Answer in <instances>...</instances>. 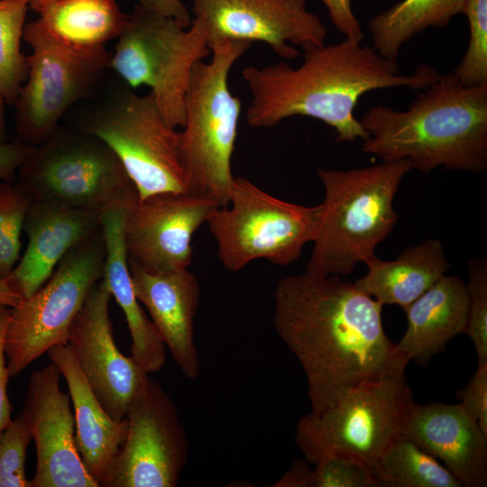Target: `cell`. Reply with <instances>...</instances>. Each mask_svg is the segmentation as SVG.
Returning <instances> with one entry per match:
<instances>
[{"mask_svg":"<svg viewBox=\"0 0 487 487\" xmlns=\"http://www.w3.org/2000/svg\"><path fill=\"white\" fill-rule=\"evenodd\" d=\"M272 322L307 379L311 413L352 390L405 379L409 360L385 334L382 304L338 275L305 271L280 279Z\"/></svg>","mask_w":487,"mask_h":487,"instance_id":"1","label":"cell"},{"mask_svg":"<svg viewBox=\"0 0 487 487\" xmlns=\"http://www.w3.org/2000/svg\"><path fill=\"white\" fill-rule=\"evenodd\" d=\"M302 49L299 67L280 61L243 70L252 94L246 110L250 126L272 127L290 116L303 115L333 128L337 142L363 141L369 135L354 111L364 94L391 87L424 90L441 77L427 64L411 74H401L397 60L384 58L353 39Z\"/></svg>","mask_w":487,"mask_h":487,"instance_id":"2","label":"cell"},{"mask_svg":"<svg viewBox=\"0 0 487 487\" xmlns=\"http://www.w3.org/2000/svg\"><path fill=\"white\" fill-rule=\"evenodd\" d=\"M419 92L407 110L377 105L359 119L365 153L407 159L413 169L482 173L487 168V85L467 87L453 72Z\"/></svg>","mask_w":487,"mask_h":487,"instance_id":"3","label":"cell"},{"mask_svg":"<svg viewBox=\"0 0 487 487\" xmlns=\"http://www.w3.org/2000/svg\"><path fill=\"white\" fill-rule=\"evenodd\" d=\"M411 170L407 159L349 170L318 169L325 197L306 271L347 275L374 254L397 223L393 199Z\"/></svg>","mask_w":487,"mask_h":487,"instance_id":"4","label":"cell"},{"mask_svg":"<svg viewBox=\"0 0 487 487\" xmlns=\"http://www.w3.org/2000/svg\"><path fill=\"white\" fill-rule=\"evenodd\" d=\"M251 42L224 41L214 44L208 62L193 68L186 98V118L179 132V155L187 191L229 204L234 177L231 158L237 137L241 101L231 94L228 76Z\"/></svg>","mask_w":487,"mask_h":487,"instance_id":"5","label":"cell"},{"mask_svg":"<svg viewBox=\"0 0 487 487\" xmlns=\"http://www.w3.org/2000/svg\"><path fill=\"white\" fill-rule=\"evenodd\" d=\"M32 200L53 201L102 213L138 200L136 187L114 150L76 127L58 126L17 170Z\"/></svg>","mask_w":487,"mask_h":487,"instance_id":"6","label":"cell"},{"mask_svg":"<svg viewBox=\"0 0 487 487\" xmlns=\"http://www.w3.org/2000/svg\"><path fill=\"white\" fill-rule=\"evenodd\" d=\"M211 54L203 24L175 19L136 5L117 38L108 69L131 87L148 86L166 121L183 127L194 66Z\"/></svg>","mask_w":487,"mask_h":487,"instance_id":"7","label":"cell"},{"mask_svg":"<svg viewBox=\"0 0 487 487\" xmlns=\"http://www.w3.org/2000/svg\"><path fill=\"white\" fill-rule=\"evenodd\" d=\"M321 205L284 201L243 177H234L229 204L214 208L206 223L217 244L224 267L237 271L257 259L287 266L314 242Z\"/></svg>","mask_w":487,"mask_h":487,"instance_id":"8","label":"cell"},{"mask_svg":"<svg viewBox=\"0 0 487 487\" xmlns=\"http://www.w3.org/2000/svg\"><path fill=\"white\" fill-rule=\"evenodd\" d=\"M414 404L406 380L364 384L325 412L303 416L295 442L312 465L323 456H347L365 464L374 475L378 460L404 436Z\"/></svg>","mask_w":487,"mask_h":487,"instance_id":"9","label":"cell"},{"mask_svg":"<svg viewBox=\"0 0 487 487\" xmlns=\"http://www.w3.org/2000/svg\"><path fill=\"white\" fill-rule=\"evenodd\" d=\"M76 128L106 142L134 183L139 200L187 191L179 132L162 115L154 95L113 91L93 106Z\"/></svg>","mask_w":487,"mask_h":487,"instance_id":"10","label":"cell"},{"mask_svg":"<svg viewBox=\"0 0 487 487\" xmlns=\"http://www.w3.org/2000/svg\"><path fill=\"white\" fill-rule=\"evenodd\" d=\"M102 231L61 259L49 280L32 296L10 308L4 351L10 377L55 345H66L69 329L90 290L104 275Z\"/></svg>","mask_w":487,"mask_h":487,"instance_id":"11","label":"cell"},{"mask_svg":"<svg viewBox=\"0 0 487 487\" xmlns=\"http://www.w3.org/2000/svg\"><path fill=\"white\" fill-rule=\"evenodd\" d=\"M23 39L32 48L26 56L28 77L14 104L17 138L30 146L45 142L76 102L87 97L108 69L106 47L82 50L67 45L39 19L25 23Z\"/></svg>","mask_w":487,"mask_h":487,"instance_id":"12","label":"cell"},{"mask_svg":"<svg viewBox=\"0 0 487 487\" xmlns=\"http://www.w3.org/2000/svg\"><path fill=\"white\" fill-rule=\"evenodd\" d=\"M126 418V437L102 487L177 486L189 443L170 396L150 378Z\"/></svg>","mask_w":487,"mask_h":487,"instance_id":"13","label":"cell"},{"mask_svg":"<svg viewBox=\"0 0 487 487\" xmlns=\"http://www.w3.org/2000/svg\"><path fill=\"white\" fill-rule=\"evenodd\" d=\"M111 298L102 278L74 318L67 344L104 409L113 419L122 420L151 377L117 348L109 316Z\"/></svg>","mask_w":487,"mask_h":487,"instance_id":"14","label":"cell"},{"mask_svg":"<svg viewBox=\"0 0 487 487\" xmlns=\"http://www.w3.org/2000/svg\"><path fill=\"white\" fill-rule=\"evenodd\" d=\"M192 12L209 48L224 41H262L277 55L293 59L299 51L290 44L321 45L327 35L305 0H192Z\"/></svg>","mask_w":487,"mask_h":487,"instance_id":"15","label":"cell"},{"mask_svg":"<svg viewBox=\"0 0 487 487\" xmlns=\"http://www.w3.org/2000/svg\"><path fill=\"white\" fill-rule=\"evenodd\" d=\"M219 206L190 192H164L131 204L124 219L128 259L150 272L187 269L191 241Z\"/></svg>","mask_w":487,"mask_h":487,"instance_id":"16","label":"cell"},{"mask_svg":"<svg viewBox=\"0 0 487 487\" xmlns=\"http://www.w3.org/2000/svg\"><path fill=\"white\" fill-rule=\"evenodd\" d=\"M60 371L51 362L29 378L23 408L36 446L32 487H98L75 444L69 397L60 388Z\"/></svg>","mask_w":487,"mask_h":487,"instance_id":"17","label":"cell"},{"mask_svg":"<svg viewBox=\"0 0 487 487\" xmlns=\"http://www.w3.org/2000/svg\"><path fill=\"white\" fill-rule=\"evenodd\" d=\"M128 263L136 298L148 310L175 363L187 379H197L200 372L194 329L200 299L197 276L188 268L150 272L129 259Z\"/></svg>","mask_w":487,"mask_h":487,"instance_id":"18","label":"cell"},{"mask_svg":"<svg viewBox=\"0 0 487 487\" xmlns=\"http://www.w3.org/2000/svg\"><path fill=\"white\" fill-rule=\"evenodd\" d=\"M23 230L28 244L7 280L26 299L49 280L69 250L102 231L101 213L59 202L32 200Z\"/></svg>","mask_w":487,"mask_h":487,"instance_id":"19","label":"cell"},{"mask_svg":"<svg viewBox=\"0 0 487 487\" xmlns=\"http://www.w3.org/2000/svg\"><path fill=\"white\" fill-rule=\"evenodd\" d=\"M404 436L444 462L463 487L487 486V435L461 402H415Z\"/></svg>","mask_w":487,"mask_h":487,"instance_id":"20","label":"cell"},{"mask_svg":"<svg viewBox=\"0 0 487 487\" xmlns=\"http://www.w3.org/2000/svg\"><path fill=\"white\" fill-rule=\"evenodd\" d=\"M47 353L69 388L74 409L75 444L81 461L98 487L102 486L126 437L127 418L115 420L106 413L68 344L55 345Z\"/></svg>","mask_w":487,"mask_h":487,"instance_id":"21","label":"cell"},{"mask_svg":"<svg viewBox=\"0 0 487 487\" xmlns=\"http://www.w3.org/2000/svg\"><path fill=\"white\" fill-rule=\"evenodd\" d=\"M130 205L116 204L101 213L106 243L103 279L124 314L132 338L131 357L151 373L163 367L167 348L133 289L124 232Z\"/></svg>","mask_w":487,"mask_h":487,"instance_id":"22","label":"cell"},{"mask_svg":"<svg viewBox=\"0 0 487 487\" xmlns=\"http://www.w3.org/2000/svg\"><path fill=\"white\" fill-rule=\"evenodd\" d=\"M408 327L397 347L410 361L427 362L446 344L466 332V283L456 275H443L405 310Z\"/></svg>","mask_w":487,"mask_h":487,"instance_id":"23","label":"cell"},{"mask_svg":"<svg viewBox=\"0 0 487 487\" xmlns=\"http://www.w3.org/2000/svg\"><path fill=\"white\" fill-rule=\"evenodd\" d=\"M363 262L368 271L354 280L356 287L381 304L398 305L404 311L450 267L443 244L433 238L403 250L393 261L374 253Z\"/></svg>","mask_w":487,"mask_h":487,"instance_id":"24","label":"cell"},{"mask_svg":"<svg viewBox=\"0 0 487 487\" xmlns=\"http://www.w3.org/2000/svg\"><path fill=\"white\" fill-rule=\"evenodd\" d=\"M35 12L50 34L82 50L105 47L117 39L129 18L116 0H52Z\"/></svg>","mask_w":487,"mask_h":487,"instance_id":"25","label":"cell"},{"mask_svg":"<svg viewBox=\"0 0 487 487\" xmlns=\"http://www.w3.org/2000/svg\"><path fill=\"white\" fill-rule=\"evenodd\" d=\"M467 0H402L373 16L369 23L372 48L397 60L404 43L428 27H445L463 13Z\"/></svg>","mask_w":487,"mask_h":487,"instance_id":"26","label":"cell"},{"mask_svg":"<svg viewBox=\"0 0 487 487\" xmlns=\"http://www.w3.org/2000/svg\"><path fill=\"white\" fill-rule=\"evenodd\" d=\"M374 476L379 487H463L436 458L405 436L378 460Z\"/></svg>","mask_w":487,"mask_h":487,"instance_id":"27","label":"cell"},{"mask_svg":"<svg viewBox=\"0 0 487 487\" xmlns=\"http://www.w3.org/2000/svg\"><path fill=\"white\" fill-rule=\"evenodd\" d=\"M29 7V0H0V94L7 106H14L28 77L21 40Z\"/></svg>","mask_w":487,"mask_h":487,"instance_id":"28","label":"cell"},{"mask_svg":"<svg viewBox=\"0 0 487 487\" xmlns=\"http://www.w3.org/2000/svg\"><path fill=\"white\" fill-rule=\"evenodd\" d=\"M32 198L18 182H0V278L7 279L19 260L21 233Z\"/></svg>","mask_w":487,"mask_h":487,"instance_id":"29","label":"cell"},{"mask_svg":"<svg viewBox=\"0 0 487 487\" xmlns=\"http://www.w3.org/2000/svg\"><path fill=\"white\" fill-rule=\"evenodd\" d=\"M470 38L454 75L467 87L487 85V0H467L464 12Z\"/></svg>","mask_w":487,"mask_h":487,"instance_id":"30","label":"cell"},{"mask_svg":"<svg viewBox=\"0 0 487 487\" xmlns=\"http://www.w3.org/2000/svg\"><path fill=\"white\" fill-rule=\"evenodd\" d=\"M32 438L23 411L0 431V487H32L25 474L26 452Z\"/></svg>","mask_w":487,"mask_h":487,"instance_id":"31","label":"cell"},{"mask_svg":"<svg viewBox=\"0 0 487 487\" xmlns=\"http://www.w3.org/2000/svg\"><path fill=\"white\" fill-rule=\"evenodd\" d=\"M468 318L466 334L472 339L478 364L487 363V259L473 257L468 262Z\"/></svg>","mask_w":487,"mask_h":487,"instance_id":"32","label":"cell"},{"mask_svg":"<svg viewBox=\"0 0 487 487\" xmlns=\"http://www.w3.org/2000/svg\"><path fill=\"white\" fill-rule=\"evenodd\" d=\"M313 466V487H379L372 470L351 457L326 455Z\"/></svg>","mask_w":487,"mask_h":487,"instance_id":"33","label":"cell"},{"mask_svg":"<svg viewBox=\"0 0 487 487\" xmlns=\"http://www.w3.org/2000/svg\"><path fill=\"white\" fill-rule=\"evenodd\" d=\"M461 403L487 435V363L477 365L469 382L460 391Z\"/></svg>","mask_w":487,"mask_h":487,"instance_id":"34","label":"cell"},{"mask_svg":"<svg viewBox=\"0 0 487 487\" xmlns=\"http://www.w3.org/2000/svg\"><path fill=\"white\" fill-rule=\"evenodd\" d=\"M326 6L329 18L335 27L345 38L362 41L363 32L360 23L355 17L352 0H321Z\"/></svg>","mask_w":487,"mask_h":487,"instance_id":"35","label":"cell"},{"mask_svg":"<svg viewBox=\"0 0 487 487\" xmlns=\"http://www.w3.org/2000/svg\"><path fill=\"white\" fill-rule=\"evenodd\" d=\"M32 147L18 138L0 142V181H16L17 170L28 157Z\"/></svg>","mask_w":487,"mask_h":487,"instance_id":"36","label":"cell"},{"mask_svg":"<svg viewBox=\"0 0 487 487\" xmlns=\"http://www.w3.org/2000/svg\"><path fill=\"white\" fill-rule=\"evenodd\" d=\"M10 315V308L0 305V431L12 420V406L7 395L10 377L4 351V338Z\"/></svg>","mask_w":487,"mask_h":487,"instance_id":"37","label":"cell"},{"mask_svg":"<svg viewBox=\"0 0 487 487\" xmlns=\"http://www.w3.org/2000/svg\"><path fill=\"white\" fill-rule=\"evenodd\" d=\"M143 8L175 19L184 27L188 28L192 17L187 6L181 0H137Z\"/></svg>","mask_w":487,"mask_h":487,"instance_id":"38","label":"cell"},{"mask_svg":"<svg viewBox=\"0 0 487 487\" xmlns=\"http://www.w3.org/2000/svg\"><path fill=\"white\" fill-rule=\"evenodd\" d=\"M307 461L296 460L273 487H313V469Z\"/></svg>","mask_w":487,"mask_h":487,"instance_id":"39","label":"cell"},{"mask_svg":"<svg viewBox=\"0 0 487 487\" xmlns=\"http://www.w3.org/2000/svg\"><path fill=\"white\" fill-rule=\"evenodd\" d=\"M23 299L21 295L10 285L7 279L0 278V305L14 308L18 306Z\"/></svg>","mask_w":487,"mask_h":487,"instance_id":"40","label":"cell"},{"mask_svg":"<svg viewBox=\"0 0 487 487\" xmlns=\"http://www.w3.org/2000/svg\"><path fill=\"white\" fill-rule=\"evenodd\" d=\"M5 102L0 94V142L11 141V137L7 133L5 122Z\"/></svg>","mask_w":487,"mask_h":487,"instance_id":"41","label":"cell"},{"mask_svg":"<svg viewBox=\"0 0 487 487\" xmlns=\"http://www.w3.org/2000/svg\"><path fill=\"white\" fill-rule=\"evenodd\" d=\"M52 0H29V6L35 11L39 6Z\"/></svg>","mask_w":487,"mask_h":487,"instance_id":"42","label":"cell"}]
</instances>
